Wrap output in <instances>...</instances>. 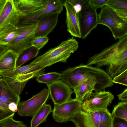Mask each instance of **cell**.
<instances>
[{
  "instance_id": "36",
  "label": "cell",
  "mask_w": 127,
  "mask_h": 127,
  "mask_svg": "<svg viewBox=\"0 0 127 127\" xmlns=\"http://www.w3.org/2000/svg\"><path fill=\"white\" fill-rule=\"evenodd\" d=\"M118 99L122 101H127V88L121 94L117 95Z\"/></svg>"
},
{
  "instance_id": "16",
  "label": "cell",
  "mask_w": 127,
  "mask_h": 127,
  "mask_svg": "<svg viewBox=\"0 0 127 127\" xmlns=\"http://www.w3.org/2000/svg\"><path fill=\"white\" fill-rule=\"evenodd\" d=\"M14 1L20 17L39 10L47 3L46 0H15Z\"/></svg>"
},
{
  "instance_id": "20",
  "label": "cell",
  "mask_w": 127,
  "mask_h": 127,
  "mask_svg": "<svg viewBox=\"0 0 127 127\" xmlns=\"http://www.w3.org/2000/svg\"><path fill=\"white\" fill-rule=\"evenodd\" d=\"M20 97L17 96L11 90L4 81L0 78V101L8 106L12 102L18 106L20 103Z\"/></svg>"
},
{
  "instance_id": "15",
  "label": "cell",
  "mask_w": 127,
  "mask_h": 127,
  "mask_svg": "<svg viewBox=\"0 0 127 127\" xmlns=\"http://www.w3.org/2000/svg\"><path fill=\"white\" fill-rule=\"evenodd\" d=\"M63 4L66 10L67 31L72 36L81 38L79 13H76L69 3L65 1Z\"/></svg>"
},
{
  "instance_id": "14",
  "label": "cell",
  "mask_w": 127,
  "mask_h": 127,
  "mask_svg": "<svg viewBox=\"0 0 127 127\" xmlns=\"http://www.w3.org/2000/svg\"><path fill=\"white\" fill-rule=\"evenodd\" d=\"M42 74L33 73L19 75L10 77H1L8 86L18 96L20 95L26 83L30 79Z\"/></svg>"
},
{
  "instance_id": "28",
  "label": "cell",
  "mask_w": 127,
  "mask_h": 127,
  "mask_svg": "<svg viewBox=\"0 0 127 127\" xmlns=\"http://www.w3.org/2000/svg\"><path fill=\"white\" fill-rule=\"evenodd\" d=\"M15 113L0 120V127H27L23 121H16L13 119Z\"/></svg>"
},
{
  "instance_id": "27",
  "label": "cell",
  "mask_w": 127,
  "mask_h": 127,
  "mask_svg": "<svg viewBox=\"0 0 127 127\" xmlns=\"http://www.w3.org/2000/svg\"><path fill=\"white\" fill-rule=\"evenodd\" d=\"M113 117L108 109L100 110V127H112Z\"/></svg>"
},
{
  "instance_id": "38",
  "label": "cell",
  "mask_w": 127,
  "mask_h": 127,
  "mask_svg": "<svg viewBox=\"0 0 127 127\" xmlns=\"http://www.w3.org/2000/svg\"><path fill=\"white\" fill-rule=\"evenodd\" d=\"M8 50L7 47L0 45V56Z\"/></svg>"
},
{
  "instance_id": "33",
  "label": "cell",
  "mask_w": 127,
  "mask_h": 127,
  "mask_svg": "<svg viewBox=\"0 0 127 127\" xmlns=\"http://www.w3.org/2000/svg\"><path fill=\"white\" fill-rule=\"evenodd\" d=\"M112 127H127V122L119 117H113Z\"/></svg>"
},
{
  "instance_id": "22",
  "label": "cell",
  "mask_w": 127,
  "mask_h": 127,
  "mask_svg": "<svg viewBox=\"0 0 127 127\" xmlns=\"http://www.w3.org/2000/svg\"><path fill=\"white\" fill-rule=\"evenodd\" d=\"M53 110L50 104H45L32 117L30 127H37L41 123L45 122L48 115Z\"/></svg>"
},
{
  "instance_id": "11",
  "label": "cell",
  "mask_w": 127,
  "mask_h": 127,
  "mask_svg": "<svg viewBox=\"0 0 127 127\" xmlns=\"http://www.w3.org/2000/svg\"><path fill=\"white\" fill-rule=\"evenodd\" d=\"M113 95L109 92L95 91L93 93L90 99L82 103V109L88 112L107 109L114 99Z\"/></svg>"
},
{
  "instance_id": "23",
  "label": "cell",
  "mask_w": 127,
  "mask_h": 127,
  "mask_svg": "<svg viewBox=\"0 0 127 127\" xmlns=\"http://www.w3.org/2000/svg\"><path fill=\"white\" fill-rule=\"evenodd\" d=\"M17 35V26L0 31V45L7 47L9 46Z\"/></svg>"
},
{
  "instance_id": "10",
  "label": "cell",
  "mask_w": 127,
  "mask_h": 127,
  "mask_svg": "<svg viewBox=\"0 0 127 127\" xmlns=\"http://www.w3.org/2000/svg\"><path fill=\"white\" fill-rule=\"evenodd\" d=\"M82 103L75 98L64 103L54 105L52 111V117L58 123L70 121L74 115L82 109Z\"/></svg>"
},
{
  "instance_id": "30",
  "label": "cell",
  "mask_w": 127,
  "mask_h": 127,
  "mask_svg": "<svg viewBox=\"0 0 127 127\" xmlns=\"http://www.w3.org/2000/svg\"><path fill=\"white\" fill-rule=\"evenodd\" d=\"M49 39L47 36L34 37L32 42V46L36 48L39 50L47 43Z\"/></svg>"
},
{
  "instance_id": "17",
  "label": "cell",
  "mask_w": 127,
  "mask_h": 127,
  "mask_svg": "<svg viewBox=\"0 0 127 127\" xmlns=\"http://www.w3.org/2000/svg\"><path fill=\"white\" fill-rule=\"evenodd\" d=\"M57 13L48 15L39 20V24L35 32V37L47 36L57 25L58 15Z\"/></svg>"
},
{
  "instance_id": "3",
  "label": "cell",
  "mask_w": 127,
  "mask_h": 127,
  "mask_svg": "<svg viewBox=\"0 0 127 127\" xmlns=\"http://www.w3.org/2000/svg\"><path fill=\"white\" fill-rule=\"evenodd\" d=\"M98 18V24L108 27L115 40L127 35V21L119 17L112 8L106 5L101 7Z\"/></svg>"
},
{
  "instance_id": "21",
  "label": "cell",
  "mask_w": 127,
  "mask_h": 127,
  "mask_svg": "<svg viewBox=\"0 0 127 127\" xmlns=\"http://www.w3.org/2000/svg\"><path fill=\"white\" fill-rule=\"evenodd\" d=\"M73 89L75 98L83 103L90 99L95 87L92 85L83 83L75 86Z\"/></svg>"
},
{
  "instance_id": "26",
  "label": "cell",
  "mask_w": 127,
  "mask_h": 127,
  "mask_svg": "<svg viewBox=\"0 0 127 127\" xmlns=\"http://www.w3.org/2000/svg\"><path fill=\"white\" fill-rule=\"evenodd\" d=\"M112 114L113 117L120 118L127 122V101L119 102L114 106Z\"/></svg>"
},
{
  "instance_id": "1",
  "label": "cell",
  "mask_w": 127,
  "mask_h": 127,
  "mask_svg": "<svg viewBox=\"0 0 127 127\" xmlns=\"http://www.w3.org/2000/svg\"><path fill=\"white\" fill-rule=\"evenodd\" d=\"M61 80L72 89L80 84L92 85L95 91H104L114 85L113 79L109 74L99 68L81 64L63 71Z\"/></svg>"
},
{
  "instance_id": "5",
  "label": "cell",
  "mask_w": 127,
  "mask_h": 127,
  "mask_svg": "<svg viewBox=\"0 0 127 127\" xmlns=\"http://www.w3.org/2000/svg\"><path fill=\"white\" fill-rule=\"evenodd\" d=\"M39 21L30 24H18L17 26V35L8 50L15 52L18 55L25 50L32 46L31 43L35 37L36 30L39 24Z\"/></svg>"
},
{
  "instance_id": "8",
  "label": "cell",
  "mask_w": 127,
  "mask_h": 127,
  "mask_svg": "<svg viewBox=\"0 0 127 127\" xmlns=\"http://www.w3.org/2000/svg\"><path fill=\"white\" fill-rule=\"evenodd\" d=\"M79 16L81 38L84 39L98 24L96 9L90 5V1L82 6Z\"/></svg>"
},
{
  "instance_id": "6",
  "label": "cell",
  "mask_w": 127,
  "mask_h": 127,
  "mask_svg": "<svg viewBox=\"0 0 127 127\" xmlns=\"http://www.w3.org/2000/svg\"><path fill=\"white\" fill-rule=\"evenodd\" d=\"M49 96L48 90L45 88L30 99L20 102L18 114L22 117H33L46 103Z\"/></svg>"
},
{
  "instance_id": "12",
  "label": "cell",
  "mask_w": 127,
  "mask_h": 127,
  "mask_svg": "<svg viewBox=\"0 0 127 127\" xmlns=\"http://www.w3.org/2000/svg\"><path fill=\"white\" fill-rule=\"evenodd\" d=\"M46 85L49 96L54 105L64 103L71 98L73 91L69 86L61 80Z\"/></svg>"
},
{
  "instance_id": "31",
  "label": "cell",
  "mask_w": 127,
  "mask_h": 127,
  "mask_svg": "<svg viewBox=\"0 0 127 127\" xmlns=\"http://www.w3.org/2000/svg\"><path fill=\"white\" fill-rule=\"evenodd\" d=\"M114 83L118 84L127 87V69L113 78Z\"/></svg>"
},
{
  "instance_id": "13",
  "label": "cell",
  "mask_w": 127,
  "mask_h": 127,
  "mask_svg": "<svg viewBox=\"0 0 127 127\" xmlns=\"http://www.w3.org/2000/svg\"><path fill=\"white\" fill-rule=\"evenodd\" d=\"M100 110L88 112L82 109L76 113L70 121L76 127H100Z\"/></svg>"
},
{
  "instance_id": "29",
  "label": "cell",
  "mask_w": 127,
  "mask_h": 127,
  "mask_svg": "<svg viewBox=\"0 0 127 127\" xmlns=\"http://www.w3.org/2000/svg\"><path fill=\"white\" fill-rule=\"evenodd\" d=\"M106 5L114 9L127 11V0H109Z\"/></svg>"
},
{
  "instance_id": "37",
  "label": "cell",
  "mask_w": 127,
  "mask_h": 127,
  "mask_svg": "<svg viewBox=\"0 0 127 127\" xmlns=\"http://www.w3.org/2000/svg\"><path fill=\"white\" fill-rule=\"evenodd\" d=\"M18 106L15 103L12 102L10 103L8 105L9 110L12 112L15 113L18 111Z\"/></svg>"
},
{
  "instance_id": "2",
  "label": "cell",
  "mask_w": 127,
  "mask_h": 127,
  "mask_svg": "<svg viewBox=\"0 0 127 127\" xmlns=\"http://www.w3.org/2000/svg\"><path fill=\"white\" fill-rule=\"evenodd\" d=\"M78 47V42L75 38H69L37 57L30 64L44 68L58 62L66 63L71 54L77 50Z\"/></svg>"
},
{
  "instance_id": "24",
  "label": "cell",
  "mask_w": 127,
  "mask_h": 127,
  "mask_svg": "<svg viewBox=\"0 0 127 127\" xmlns=\"http://www.w3.org/2000/svg\"><path fill=\"white\" fill-rule=\"evenodd\" d=\"M39 51L37 48L32 46L22 52L18 55L16 68L21 66L24 63L36 56Z\"/></svg>"
},
{
  "instance_id": "34",
  "label": "cell",
  "mask_w": 127,
  "mask_h": 127,
  "mask_svg": "<svg viewBox=\"0 0 127 127\" xmlns=\"http://www.w3.org/2000/svg\"><path fill=\"white\" fill-rule=\"evenodd\" d=\"M109 0H90V4L93 7L97 9L106 5Z\"/></svg>"
},
{
  "instance_id": "7",
  "label": "cell",
  "mask_w": 127,
  "mask_h": 127,
  "mask_svg": "<svg viewBox=\"0 0 127 127\" xmlns=\"http://www.w3.org/2000/svg\"><path fill=\"white\" fill-rule=\"evenodd\" d=\"M20 17L14 0H0V31L16 26Z\"/></svg>"
},
{
  "instance_id": "35",
  "label": "cell",
  "mask_w": 127,
  "mask_h": 127,
  "mask_svg": "<svg viewBox=\"0 0 127 127\" xmlns=\"http://www.w3.org/2000/svg\"><path fill=\"white\" fill-rule=\"evenodd\" d=\"M114 9L119 17L124 21H127V11L119 9Z\"/></svg>"
},
{
  "instance_id": "9",
  "label": "cell",
  "mask_w": 127,
  "mask_h": 127,
  "mask_svg": "<svg viewBox=\"0 0 127 127\" xmlns=\"http://www.w3.org/2000/svg\"><path fill=\"white\" fill-rule=\"evenodd\" d=\"M46 4L39 10L20 17L18 24H30L39 21L45 16L52 14H59L64 5L60 0H46Z\"/></svg>"
},
{
  "instance_id": "4",
  "label": "cell",
  "mask_w": 127,
  "mask_h": 127,
  "mask_svg": "<svg viewBox=\"0 0 127 127\" xmlns=\"http://www.w3.org/2000/svg\"><path fill=\"white\" fill-rule=\"evenodd\" d=\"M127 50V35L110 47L89 58L86 65H96L98 68L108 66L114 60Z\"/></svg>"
},
{
  "instance_id": "19",
  "label": "cell",
  "mask_w": 127,
  "mask_h": 127,
  "mask_svg": "<svg viewBox=\"0 0 127 127\" xmlns=\"http://www.w3.org/2000/svg\"><path fill=\"white\" fill-rule=\"evenodd\" d=\"M18 56L11 50H8L0 56V72L8 71L16 68Z\"/></svg>"
},
{
  "instance_id": "18",
  "label": "cell",
  "mask_w": 127,
  "mask_h": 127,
  "mask_svg": "<svg viewBox=\"0 0 127 127\" xmlns=\"http://www.w3.org/2000/svg\"><path fill=\"white\" fill-rule=\"evenodd\" d=\"M44 72V68L39 65L30 63L8 71L0 72V76L1 77H10L31 73L38 72L43 74Z\"/></svg>"
},
{
  "instance_id": "25",
  "label": "cell",
  "mask_w": 127,
  "mask_h": 127,
  "mask_svg": "<svg viewBox=\"0 0 127 127\" xmlns=\"http://www.w3.org/2000/svg\"><path fill=\"white\" fill-rule=\"evenodd\" d=\"M62 74L52 72L40 74L36 77V79L39 83L46 84L61 79Z\"/></svg>"
},
{
  "instance_id": "32",
  "label": "cell",
  "mask_w": 127,
  "mask_h": 127,
  "mask_svg": "<svg viewBox=\"0 0 127 127\" xmlns=\"http://www.w3.org/2000/svg\"><path fill=\"white\" fill-rule=\"evenodd\" d=\"M15 113L9 110L7 105L0 101V120L12 115Z\"/></svg>"
}]
</instances>
